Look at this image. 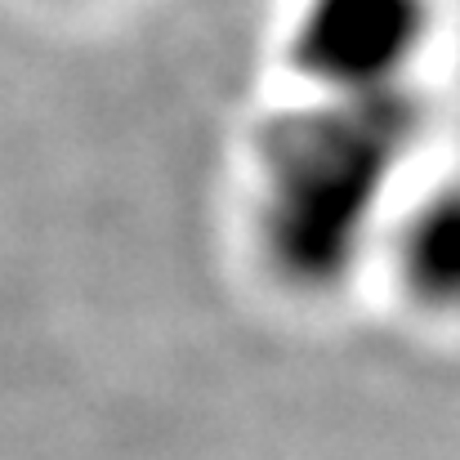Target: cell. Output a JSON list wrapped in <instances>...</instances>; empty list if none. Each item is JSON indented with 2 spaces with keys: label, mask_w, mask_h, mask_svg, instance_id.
Listing matches in <instances>:
<instances>
[{
  "label": "cell",
  "mask_w": 460,
  "mask_h": 460,
  "mask_svg": "<svg viewBox=\"0 0 460 460\" xmlns=\"http://www.w3.org/2000/svg\"><path fill=\"white\" fill-rule=\"evenodd\" d=\"M425 139L420 90L308 99L255 144V242L291 291H335L385 233L394 179Z\"/></svg>",
  "instance_id": "6da1fadb"
},
{
  "label": "cell",
  "mask_w": 460,
  "mask_h": 460,
  "mask_svg": "<svg viewBox=\"0 0 460 460\" xmlns=\"http://www.w3.org/2000/svg\"><path fill=\"white\" fill-rule=\"evenodd\" d=\"M443 22L438 0H300L287 63L313 99H380L416 90Z\"/></svg>",
  "instance_id": "7a4b0ae2"
},
{
  "label": "cell",
  "mask_w": 460,
  "mask_h": 460,
  "mask_svg": "<svg viewBox=\"0 0 460 460\" xmlns=\"http://www.w3.org/2000/svg\"><path fill=\"white\" fill-rule=\"evenodd\" d=\"M389 260L407 300L460 317V174L434 183L389 228Z\"/></svg>",
  "instance_id": "3957f363"
}]
</instances>
